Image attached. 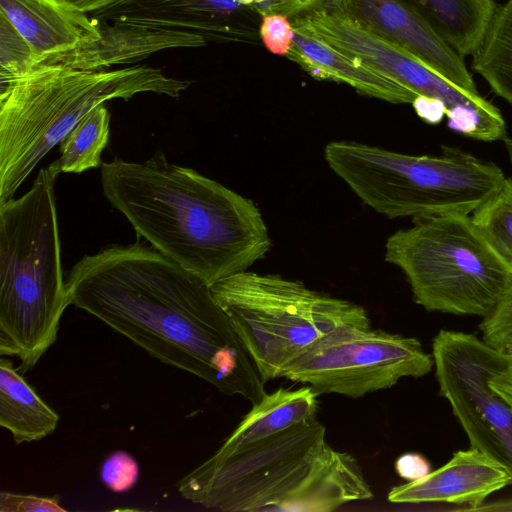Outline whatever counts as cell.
Wrapping results in <instances>:
<instances>
[{
  "mask_svg": "<svg viewBox=\"0 0 512 512\" xmlns=\"http://www.w3.org/2000/svg\"><path fill=\"white\" fill-rule=\"evenodd\" d=\"M69 305L160 362L257 403L266 393L211 287L139 239L84 255L67 273Z\"/></svg>",
  "mask_w": 512,
  "mask_h": 512,
  "instance_id": "1",
  "label": "cell"
},
{
  "mask_svg": "<svg viewBox=\"0 0 512 512\" xmlns=\"http://www.w3.org/2000/svg\"><path fill=\"white\" fill-rule=\"evenodd\" d=\"M101 185L139 237L210 287L247 271L271 249L251 200L161 151L143 162L102 163Z\"/></svg>",
  "mask_w": 512,
  "mask_h": 512,
  "instance_id": "2",
  "label": "cell"
},
{
  "mask_svg": "<svg viewBox=\"0 0 512 512\" xmlns=\"http://www.w3.org/2000/svg\"><path fill=\"white\" fill-rule=\"evenodd\" d=\"M56 160L18 198L0 202V354L33 369L57 339L69 305L61 264Z\"/></svg>",
  "mask_w": 512,
  "mask_h": 512,
  "instance_id": "3",
  "label": "cell"
},
{
  "mask_svg": "<svg viewBox=\"0 0 512 512\" xmlns=\"http://www.w3.org/2000/svg\"><path fill=\"white\" fill-rule=\"evenodd\" d=\"M190 84L148 66L106 71L61 64H42L0 83V202L12 198L38 162L96 106L145 92L176 98Z\"/></svg>",
  "mask_w": 512,
  "mask_h": 512,
  "instance_id": "4",
  "label": "cell"
},
{
  "mask_svg": "<svg viewBox=\"0 0 512 512\" xmlns=\"http://www.w3.org/2000/svg\"><path fill=\"white\" fill-rule=\"evenodd\" d=\"M324 157L363 203L390 219L469 215L506 178L495 163L449 146L439 155H409L339 140L325 146Z\"/></svg>",
  "mask_w": 512,
  "mask_h": 512,
  "instance_id": "5",
  "label": "cell"
},
{
  "mask_svg": "<svg viewBox=\"0 0 512 512\" xmlns=\"http://www.w3.org/2000/svg\"><path fill=\"white\" fill-rule=\"evenodd\" d=\"M211 291L264 382L282 377L293 360L321 339L371 327L361 305L279 275L244 271L215 283Z\"/></svg>",
  "mask_w": 512,
  "mask_h": 512,
  "instance_id": "6",
  "label": "cell"
},
{
  "mask_svg": "<svg viewBox=\"0 0 512 512\" xmlns=\"http://www.w3.org/2000/svg\"><path fill=\"white\" fill-rule=\"evenodd\" d=\"M384 258L404 273L415 302L430 312L483 318L512 278L472 217L464 214L415 220L388 237Z\"/></svg>",
  "mask_w": 512,
  "mask_h": 512,
  "instance_id": "7",
  "label": "cell"
},
{
  "mask_svg": "<svg viewBox=\"0 0 512 512\" xmlns=\"http://www.w3.org/2000/svg\"><path fill=\"white\" fill-rule=\"evenodd\" d=\"M325 435L314 418L229 455L213 454L178 482V492L208 509L271 511L307 474Z\"/></svg>",
  "mask_w": 512,
  "mask_h": 512,
  "instance_id": "8",
  "label": "cell"
},
{
  "mask_svg": "<svg viewBox=\"0 0 512 512\" xmlns=\"http://www.w3.org/2000/svg\"><path fill=\"white\" fill-rule=\"evenodd\" d=\"M293 23L345 55L390 76L418 96L442 102L448 126L455 132L486 142L496 141L504 134L505 120L491 102L454 84L416 54L356 17L322 6L294 18Z\"/></svg>",
  "mask_w": 512,
  "mask_h": 512,
  "instance_id": "9",
  "label": "cell"
},
{
  "mask_svg": "<svg viewBox=\"0 0 512 512\" xmlns=\"http://www.w3.org/2000/svg\"><path fill=\"white\" fill-rule=\"evenodd\" d=\"M433 365L418 339L370 327L321 339L293 360L282 377L307 384L318 394L359 398L390 388L403 377H422Z\"/></svg>",
  "mask_w": 512,
  "mask_h": 512,
  "instance_id": "10",
  "label": "cell"
},
{
  "mask_svg": "<svg viewBox=\"0 0 512 512\" xmlns=\"http://www.w3.org/2000/svg\"><path fill=\"white\" fill-rule=\"evenodd\" d=\"M440 394L472 448L503 464L512 474V407L489 384L512 355L475 335L440 330L432 343Z\"/></svg>",
  "mask_w": 512,
  "mask_h": 512,
  "instance_id": "11",
  "label": "cell"
},
{
  "mask_svg": "<svg viewBox=\"0 0 512 512\" xmlns=\"http://www.w3.org/2000/svg\"><path fill=\"white\" fill-rule=\"evenodd\" d=\"M323 6L356 17L416 54L454 84L478 93L463 57L444 40L413 0H329Z\"/></svg>",
  "mask_w": 512,
  "mask_h": 512,
  "instance_id": "12",
  "label": "cell"
},
{
  "mask_svg": "<svg viewBox=\"0 0 512 512\" xmlns=\"http://www.w3.org/2000/svg\"><path fill=\"white\" fill-rule=\"evenodd\" d=\"M512 485V474L500 462L475 448L460 450L442 467L425 477L393 487V503L444 502L476 510L496 491Z\"/></svg>",
  "mask_w": 512,
  "mask_h": 512,
  "instance_id": "13",
  "label": "cell"
},
{
  "mask_svg": "<svg viewBox=\"0 0 512 512\" xmlns=\"http://www.w3.org/2000/svg\"><path fill=\"white\" fill-rule=\"evenodd\" d=\"M206 39L196 33L113 21L100 24V36L42 64H61L83 70H105L132 64L166 49L198 48ZM41 64V65H42Z\"/></svg>",
  "mask_w": 512,
  "mask_h": 512,
  "instance_id": "14",
  "label": "cell"
},
{
  "mask_svg": "<svg viewBox=\"0 0 512 512\" xmlns=\"http://www.w3.org/2000/svg\"><path fill=\"white\" fill-rule=\"evenodd\" d=\"M0 13L30 45L39 65L100 36V24L89 13L62 0H0Z\"/></svg>",
  "mask_w": 512,
  "mask_h": 512,
  "instance_id": "15",
  "label": "cell"
},
{
  "mask_svg": "<svg viewBox=\"0 0 512 512\" xmlns=\"http://www.w3.org/2000/svg\"><path fill=\"white\" fill-rule=\"evenodd\" d=\"M372 497L371 486L357 460L326 444L307 474L271 511L331 512L349 502Z\"/></svg>",
  "mask_w": 512,
  "mask_h": 512,
  "instance_id": "16",
  "label": "cell"
},
{
  "mask_svg": "<svg viewBox=\"0 0 512 512\" xmlns=\"http://www.w3.org/2000/svg\"><path fill=\"white\" fill-rule=\"evenodd\" d=\"M294 38L286 57L311 76L344 83L359 93L393 104H412L416 93L390 76L351 58L292 23Z\"/></svg>",
  "mask_w": 512,
  "mask_h": 512,
  "instance_id": "17",
  "label": "cell"
},
{
  "mask_svg": "<svg viewBox=\"0 0 512 512\" xmlns=\"http://www.w3.org/2000/svg\"><path fill=\"white\" fill-rule=\"evenodd\" d=\"M318 395L309 385L265 393L214 454L229 455L316 418Z\"/></svg>",
  "mask_w": 512,
  "mask_h": 512,
  "instance_id": "18",
  "label": "cell"
},
{
  "mask_svg": "<svg viewBox=\"0 0 512 512\" xmlns=\"http://www.w3.org/2000/svg\"><path fill=\"white\" fill-rule=\"evenodd\" d=\"M58 414L43 401L10 360L0 359V425L16 444L39 441L52 434Z\"/></svg>",
  "mask_w": 512,
  "mask_h": 512,
  "instance_id": "19",
  "label": "cell"
},
{
  "mask_svg": "<svg viewBox=\"0 0 512 512\" xmlns=\"http://www.w3.org/2000/svg\"><path fill=\"white\" fill-rule=\"evenodd\" d=\"M463 58L477 49L497 4L494 0H413Z\"/></svg>",
  "mask_w": 512,
  "mask_h": 512,
  "instance_id": "20",
  "label": "cell"
},
{
  "mask_svg": "<svg viewBox=\"0 0 512 512\" xmlns=\"http://www.w3.org/2000/svg\"><path fill=\"white\" fill-rule=\"evenodd\" d=\"M471 56L472 69L512 106V0L497 5Z\"/></svg>",
  "mask_w": 512,
  "mask_h": 512,
  "instance_id": "21",
  "label": "cell"
},
{
  "mask_svg": "<svg viewBox=\"0 0 512 512\" xmlns=\"http://www.w3.org/2000/svg\"><path fill=\"white\" fill-rule=\"evenodd\" d=\"M110 114L104 104L88 112L61 140L56 160L61 172L80 174L101 164V153L109 139Z\"/></svg>",
  "mask_w": 512,
  "mask_h": 512,
  "instance_id": "22",
  "label": "cell"
},
{
  "mask_svg": "<svg viewBox=\"0 0 512 512\" xmlns=\"http://www.w3.org/2000/svg\"><path fill=\"white\" fill-rule=\"evenodd\" d=\"M483 236L512 271V177L472 213Z\"/></svg>",
  "mask_w": 512,
  "mask_h": 512,
  "instance_id": "23",
  "label": "cell"
},
{
  "mask_svg": "<svg viewBox=\"0 0 512 512\" xmlns=\"http://www.w3.org/2000/svg\"><path fill=\"white\" fill-rule=\"evenodd\" d=\"M38 65L30 45L0 13V83L23 77Z\"/></svg>",
  "mask_w": 512,
  "mask_h": 512,
  "instance_id": "24",
  "label": "cell"
},
{
  "mask_svg": "<svg viewBox=\"0 0 512 512\" xmlns=\"http://www.w3.org/2000/svg\"><path fill=\"white\" fill-rule=\"evenodd\" d=\"M482 340L492 348L512 355V278L494 309L480 324Z\"/></svg>",
  "mask_w": 512,
  "mask_h": 512,
  "instance_id": "25",
  "label": "cell"
},
{
  "mask_svg": "<svg viewBox=\"0 0 512 512\" xmlns=\"http://www.w3.org/2000/svg\"><path fill=\"white\" fill-rule=\"evenodd\" d=\"M100 478L109 490L116 493L127 492L138 481V463L130 453L123 450L114 451L102 462Z\"/></svg>",
  "mask_w": 512,
  "mask_h": 512,
  "instance_id": "26",
  "label": "cell"
},
{
  "mask_svg": "<svg viewBox=\"0 0 512 512\" xmlns=\"http://www.w3.org/2000/svg\"><path fill=\"white\" fill-rule=\"evenodd\" d=\"M260 36L265 47L271 53L286 56L293 43V25L288 17L282 14H262Z\"/></svg>",
  "mask_w": 512,
  "mask_h": 512,
  "instance_id": "27",
  "label": "cell"
},
{
  "mask_svg": "<svg viewBox=\"0 0 512 512\" xmlns=\"http://www.w3.org/2000/svg\"><path fill=\"white\" fill-rule=\"evenodd\" d=\"M64 512L57 497H42L8 491L0 493V512Z\"/></svg>",
  "mask_w": 512,
  "mask_h": 512,
  "instance_id": "28",
  "label": "cell"
},
{
  "mask_svg": "<svg viewBox=\"0 0 512 512\" xmlns=\"http://www.w3.org/2000/svg\"><path fill=\"white\" fill-rule=\"evenodd\" d=\"M329 0H266L259 13H279L286 17L297 18L321 6Z\"/></svg>",
  "mask_w": 512,
  "mask_h": 512,
  "instance_id": "29",
  "label": "cell"
},
{
  "mask_svg": "<svg viewBox=\"0 0 512 512\" xmlns=\"http://www.w3.org/2000/svg\"><path fill=\"white\" fill-rule=\"evenodd\" d=\"M395 471L402 479L410 482L425 477L432 470L425 456L419 453H405L396 459Z\"/></svg>",
  "mask_w": 512,
  "mask_h": 512,
  "instance_id": "30",
  "label": "cell"
},
{
  "mask_svg": "<svg viewBox=\"0 0 512 512\" xmlns=\"http://www.w3.org/2000/svg\"><path fill=\"white\" fill-rule=\"evenodd\" d=\"M416 113L428 123H438L445 115L442 102L424 96H418L412 103Z\"/></svg>",
  "mask_w": 512,
  "mask_h": 512,
  "instance_id": "31",
  "label": "cell"
},
{
  "mask_svg": "<svg viewBox=\"0 0 512 512\" xmlns=\"http://www.w3.org/2000/svg\"><path fill=\"white\" fill-rule=\"evenodd\" d=\"M489 384L512 407V357L505 366L490 378Z\"/></svg>",
  "mask_w": 512,
  "mask_h": 512,
  "instance_id": "32",
  "label": "cell"
},
{
  "mask_svg": "<svg viewBox=\"0 0 512 512\" xmlns=\"http://www.w3.org/2000/svg\"><path fill=\"white\" fill-rule=\"evenodd\" d=\"M83 12L97 13L106 10L111 0H62Z\"/></svg>",
  "mask_w": 512,
  "mask_h": 512,
  "instance_id": "33",
  "label": "cell"
},
{
  "mask_svg": "<svg viewBox=\"0 0 512 512\" xmlns=\"http://www.w3.org/2000/svg\"><path fill=\"white\" fill-rule=\"evenodd\" d=\"M503 143H504V147L507 151V154H508V159L512 165V138L506 136L504 139H503Z\"/></svg>",
  "mask_w": 512,
  "mask_h": 512,
  "instance_id": "34",
  "label": "cell"
},
{
  "mask_svg": "<svg viewBox=\"0 0 512 512\" xmlns=\"http://www.w3.org/2000/svg\"><path fill=\"white\" fill-rule=\"evenodd\" d=\"M265 1L266 0H237V2H239L241 5H244V6H249V5L258 6L261 3H264Z\"/></svg>",
  "mask_w": 512,
  "mask_h": 512,
  "instance_id": "35",
  "label": "cell"
},
{
  "mask_svg": "<svg viewBox=\"0 0 512 512\" xmlns=\"http://www.w3.org/2000/svg\"><path fill=\"white\" fill-rule=\"evenodd\" d=\"M510 509H512V507Z\"/></svg>",
  "mask_w": 512,
  "mask_h": 512,
  "instance_id": "36",
  "label": "cell"
}]
</instances>
